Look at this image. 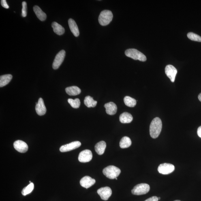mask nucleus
I'll use <instances>...</instances> for the list:
<instances>
[{
  "label": "nucleus",
  "mask_w": 201,
  "mask_h": 201,
  "mask_svg": "<svg viewBox=\"0 0 201 201\" xmlns=\"http://www.w3.org/2000/svg\"><path fill=\"white\" fill-rule=\"evenodd\" d=\"M162 128V122L160 118L156 117L152 121L150 126V136L153 139L158 138L160 135Z\"/></svg>",
  "instance_id": "f257e3e1"
},
{
  "label": "nucleus",
  "mask_w": 201,
  "mask_h": 201,
  "mask_svg": "<svg viewBox=\"0 0 201 201\" xmlns=\"http://www.w3.org/2000/svg\"><path fill=\"white\" fill-rule=\"evenodd\" d=\"M121 173V170L113 165L107 167L103 170V174L110 179H115L119 176Z\"/></svg>",
  "instance_id": "f03ea898"
},
{
  "label": "nucleus",
  "mask_w": 201,
  "mask_h": 201,
  "mask_svg": "<svg viewBox=\"0 0 201 201\" xmlns=\"http://www.w3.org/2000/svg\"><path fill=\"white\" fill-rule=\"evenodd\" d=\"M125 54L127 57L135 60L145 62L147 60L146 56L143 53L136 49H129L126 50Z\"/></svg>",
  "instance_id": "7ed1b4c3"
},
{
  "label": "nucleus",
  "mask_w": 201,
  "mask_h": 201,
  "mask_svg": "<svg viewBox=\"0 0 201 201\" xmlns=\"http://www.w3.org/2000/svg\"><path fill=\"white\" fill-rule=\"evenodd\" d=\"M113 14L112 11L105 10L100 13L98 18V21L101 25L106 26L111 22Z\"/></svg>",
  "instance_id": "20e7f679"
},
{
  "label": "nucleus",
  "mask_w": 201,
  "mask_h": 201,
  "mask_svg": "<svg viewBox=\"0 0 201 201\" xmlns=\"http://www.w3.org/2000/svg\"><path fill=\"white\" fill-rule=\"evenodd\" d=\"M150 186L148 184L141 183L138 184L134 187L131 193L134 195H141L146 194L149 191Z\"/></svg>",
  "instance_id": "39448f33"
},
{
  "label": "nucleus",
  "mask_w": 201,
  "mask_h": 201,
  "mask_svg": "<svg viewBox=\"0 0 201 201\" xmlns=\"http://www.w3.org/2000/svg\"><path fill=\"white\" fill-rule=\"evenodd\" d=\"M66 55V52L64 50H62L56 55L53 63V68L56 70L59 68L62 63H63Z\"/></svg>",
  "instance_id": "423d86ee"
},
{
  "label": "nucleus",
  "mask_w": 201,
  "mask_h": 201,
  "mask_svg": "<svg viewBox=\"0 0 201 201\" xmlns=\"http://www.w3.org/2000/svg\"><path fill=\"white\" fill-rule=\"evenodd\" d=\"M175 167L173 165L168 163H163L159 165L158 170L159 173L163 175L169 174L173 172Z\"/></svg>",
  "instance_id": "0eeeda50"
},
{
  "label": "nucleus",
  "mask_w": 201,
  "mask_h": 201,
  "mask_svg": "<svg viewBox=\"0 0 201 201\" xmlns=\"http://www.w3.org/2000/svg\"><path fill=\"white\" fill-rule=\"evenodd\" d=\"M93 158V154L90 150L86 149L80 152L78 157V160L81 162L86 163L91 161Z\"/></svg>",
  "instance_id": "6e6552de"
},
{
  "label": "nucleus",
  "mask_w": 201,
  "mask_h": 201,
  "mask_svg": "<svg viewBox=\"0 0 201 201\" xmlns=\"http://www.w3.org/2000/svg\"><path fill=\"white\" fill-rule=\"evenodd\" d=\"M97 193L102 200H107L112 194V190L110 188L106 187L101 188L97 190Z\"/></svg>",
  "instance_id": "1a4fd4ad"
},
{
  "label": "nucleus",
  "mask_w": 201,
  "mask_h": 201,
  "mask_svg": "<svg viewBox=\"0 0 201 201\" xmlns=\"http://www.w3.org/2000/svg\"><path fill=\"white\" fill-rule=\"evenodd\" d=\"M81 144L79 141H75L62 146L60 148V151L62 153L69 152L80 147Z\"/></svg>",
  "instance_id": "9d476101"
},
{
  "label": "nucleus",
  "mask_w": 201,
  "mask_h": 201,
  "mask_svg": "<svg viewBox=\"0 0 201 201\" xmlns=\"http://www.w3.org/2000/svg\"><path fill=\"white\" fill-rule=\"evenodd\" d=\"M165 74L170 79L171 81L174 82L177 71L173 66L172 65H167L165 68Z\"/></svg>",
  "instance_id": "9b49d317"
},
{
  "label": "nucleus",
  "mask_w": 201,
  "mask_h": 201,
  "mask_svg": "<svg viewBox=\"0 0 201 201\" xmlns=\"http://www.w3.org/2000/svg\"><path fill=\"white\" fill-rule=\"evenodd\" d=\"M14 146L17 151L22 153H26L29 149L27 144L21 140H17L15 141Z\"/></svg>",
  "instance_id": "f8f14e48"
},
{
  "label": "nucleus",
  "mask_w": 201,
  "mask_h": 201,
  "mask_svg": "<svg viewBox=\"0 0 201 201\" xmlns=\"http://www.w3.org/2000/svg\"><path fill=\"white\" fill-rule=\"evenodd\" d=\"M95 182V179H93L89 176H86L81 179L80 183L82 187L88 189L94 185Z\"/></svg>",
  "instance_id": "ddd939ff"
},
{
  "label": "nucleus",
  "mask_w": 201,
  "mask_h": 201,
  "mask_svg": "<svg viewBox=\"0 0 201 201\" xmlns=\"http://www.w3.org/2000/svg\"><path fill=\"white\" fill-rule=\"evenodd\" d=\"M35 111L39 116H43L46 113V107L45 106L44 101L41 98L39 99L38 102L35 106Z\"/></svg>",
  "instance_id": "4468645a"
},
{
  "label": "nucleus",
  "mask_w": 201,
  "mask_h": 201,
  "mask_svg": "<svg viewBox=\"0 0 201 201\" xmlns=\"http://www.w3.org/2000/svg\"><path fill=\"white\" fill-rule=\"evenodd\" d=\"M104 107L106 108L107 113L110 115H113L116 113L117 112V106L113 102H110L104 105Z\"/></svg>",
  "instance_id": "2eb2a0df"
},
{
  "label": "nucleus",
  "mask_w": 201,
  "mask_h": 201,
  "mask_svg": "<svg viewBox=\"0 0 201 201\" xmlns=\"http://www.w3.org/2000/svg\"><path fill=\"white\" fill-rule=\"evenodd\" d=\"M68 24L69 28L73 34L76 37H78L80 35V31L76 22L72 19H69L68 20Z\"/></svg>",
  "instance_id": "dca6fc26"
},
{
  "label": "nucleus",
  "mask_w": 201,
  "mask_h": 201,
  "mask_svg": "<svg viewBox=\"0 0 201 201\" xmlns=\"http://www.w3.org/2000/svg\"><path fill=\"white\" fill-rule=\"evenodd\" d=\"M33 10L36 14L37 18L41 21H44L47 18L46 14L41 10L40 7L35 5L33 7Z\"/></svg>",
  "instance_id": "f3484780"
},
{
  "label": "nucleus",
  "mask_w": 201,
  "mask_h": 201,
  "mask_svg": "<svg viewBox=\"0 0 201 201\" xmlns=\"http://www.w3.org/2000/svg\"><path fill=\"white\" fill-rule=\"evenodd\" d=\"M106 148V143L104 141H101L96 144L95 146V151L98 154L102 155L104 153Z\"/></svg>",
  "instance_id": "a211bd4d"
},
{
  "label": "nucleus",
  "mask_w": 201,
  "mask_h": 201,
  "mask_svg": "<svg viewBox=\"0 0 201 201\" xmlns=\"http://www.w3.org/2000/svg\"><path fill=\"white\" fill-rule=\"evenodd\" d=\"M119 120L122 123H129L132 121L133 117L129 112H124L120 115Z\"/></svg>",
  "instance_id": "6ab92c4d"
},
{
  "label": "nucleus",
  "mask_w": 201,
  "mask_h": 201,
  "mask_svg": "<svg viewBox=\"0 0 201 201\" xmlns=\"http://www.w3.org/2000/svg\"><path fill=\"white\" fill-rule=\"evenodd\" d=\"M52 27L53 29V31L56 34L61 35H63L65 32V30L62 26L60 25L57 22H53L52 24Z\"/></svg>",
  "instance_id": "aec40b11"
},
{
  "label": "nucleus",
  "mask_w": 201,
  "mask_h": 201,
  "mask_svg": "<svg viewBox=\"0 0 201 201\" xmlns=\"http://www.w3.org/2000/svg\"><path fill=\"white\" fill-rule=\"evenodd\" d=\"M66 92L67 94L71 96H75L80 94L81 90L77 86H72L66 88Z\"/></svg>",
  "instance_id": "412c9836"
},
{
  "label": "nucleus",
  "mask_w": 201,
  "mask_h": 201,
  "mask_svg": "<svg viewBox=\"0 0 201 201\" xmlns=\"http://www.w3.org/2000/svg\"><path fill=\"white\" fill-rule=\"evenodd\" d=\"M12 76L11 74H7L0 77V87H3L8 84L12 79Z\"/></svg>",
  "instance_id": "4be33fe9"
},
{
  "label": "nucleus",
  "mask_w": 201,
  "mask_h": 201,
  "mask_svg": "<svg viewBox=\"0 0 201 201\" xmlns=\"http://www.w3.org/2000/svg\"><path fill=\"white\" fill-rule=\"evenodd\" d=\"M84 104L88 108L94 107L97 104V102L93 99V97L88 96L85 97L84 101Z\"/></svg>",
  "instance_id": "5701e85b"
},
{
  "label": "nucleus",
  "mask_w": 201,
  "mask_h": 201,
  "mask_svg": "<svg viewBox=\"0 0 201 201\" xmlns=\"http://www.w3.org/2000/svg\"><path fill=\"white\" fill-rule=\"evenodd\" d=\"M131 141L130 139L128 137L125 136L121 139L120 142V147L122 149L128 148L131 145Z\"/></svg>",
  "instance_id": "b1692460"
},
{
  "label": "nucleus",
  "mask_w": 201,
  "mask_h": 201,
  "mask_svg": "<svg viewBox=\"0 0 201 201\" xmlns=\"http://www.w3.org/2000/svg\"><path fill=\"white\" fill-rule=\"evenodd\" d=\"M124 101L126 106L130 107H133L136 104V99L129 96H126L124 98Z\"/></svg>",
  "instance_id": "393cba45"
},
{
  "label": "nucleus",
  "mask_w": 201,
  "mask_h": 201,
  "mask_svg": "<svg viewBox=\"0 0 201 201\" xmlns=\"http://www.w3.org/2000/svg\"><path fill=\"white\" fill-rule=\"evenodd\" d=\"M34 189V185L33 183H30L27 187H24L22 191V194L24 196L29 194Z\"/></svg>",
  "instance_id": "a878e982"
},
{
  "label": "nucleus",
  "mask_w": 201,
  "mask_h": 201,
  "mask_svg": "<svg viewBox=\"0 0 201 201\" xmlns=\"http://www.w3.org/2000/svg\"><path fill=\"white\" fill-rule=\"evenodd\" d=\"M68 102L73 108H78L80 107V102L79 99L76 98L75 99H69Z\"/></svg>",
  "instance_id": "bb28decb"
},
{
  "label": "nucleus",
  "mask_w": 201,
  "mask_h": 201,
  "mask_svg": "<svg viewBox=\"0 0 201 201\" xmlns=\"http://www.w3.org/2000/svg\"><path fill=\"white\" fill-rule=\"evenodd\" d=\"M187 37L191 40L201 42V37L193 33L190 32L187 34Z\"/></svg>",
  "instance_id": "cd10ccee"
},
{
  "label": "nucleus",
  "mask_w": 201,
  "mask_h": 201,
  "mask_svg": "<svg viewBox=\"0 0 201 201\" xmlns=\"http://www.w3.org/2000/svg\"><path fill=\"white\" fill-rule=\"evenodd\" d=\"M22 16L23 17H25L27 16V4L26 2H22Z\"/></svg>",
  "instance_id": "c85d7f7f"
},
{
  "label": "nucleus",
  "mask_w": 201,
  "mask_h": 201,
  "mask_svg": "<svg viewBox=\"0 0 201 201\" xmlns=\"http://www.w3.org/2000/svg\"><path fill=\"white\" fill-rule=\"evenodd\" d=\"M1 4L2 6L5 8L8 9L9 8V6L7 5L6 0H2L1 1Z\"/></svg>",
  "instance_id": "c756f323"
},
{
  "label": "nucleus",
  "mask_w": 201,
  "mask_h": 201,
  "mask_svg": "<svg viewBox=\"0 0 201 201\" xmlns=\"http://www.w3.org/2000/svg\"><path fill=\"white\" fill-rule=\"evenodd\" d=\"M158 198L157 197L153 196L147 199V200L144 201H158Z\"/></svg>",
  "instance_id": "7c9ffc66"
},
{
  "label": "nucleus",
  "mask_w": 201,
  "mask_h": 201,
  "mask_svg": "<svg viewBox=\"0 0 201 201\" xmlns=\"http://www.w3.org/2000/svg\"><path fill=\"white\" fill-rule=\"evenodd\" d=\"M197 133L199 136L201 138V126L198 128Z\"/></svg>",
  "instance_id": "2f4dec72"
},
{
  "label": "nucleus",
  "mask_w": 201,
  "mask_h": 201,
  "mask_svg": "<svg viewBox=\"0 0 201 201\" xmlns=\"http://www.w3.org/2000/svg\"><path fill=\"white\" fill-rule=\"evenodd\" d=\"M198 99L201 102V93L199 94L198 96Z\"/></svg>",
  "instance_id": "473e14b6"
},
{
  "label": "nucleus",
  "mask_w": 201,
  "mask_h": 201,
  "mask_svg": "<svg viewBox=\"0 0 201 201\" xmlns=\"http://www.w3.org/2000/svg\"><path fill=\"white\" fill-rule=\"evenodd\" d=\"M158 199L159 200L161 199V198H160V197H159V198H158Z\"/></svg>",
  "instance_id": "72a5a7b5"
},
{
  "label": "nucleus",
  "mask_w": 201,
  "mask_h": 201,
  "mask_svg": "<svg viewBox=\"0 0 201 201\" xmlns=\"http://www.w3.org/2000/svg\"><path fill=\"white\" fill-rule=\"evenodd\" d=\"M174 201H180V200H175Z\"/></svg>",
  "instance_id": "f704fd0d"
},
{
  "label": "nucleus",
  "mask_w": 201,
  "mask_h": 201,
  "mask_svg": "<svg viewBox=\"0 0 201 201\" xmlns=\"http://www.w3.org/2000/svg\"><path fill=\"white\" fill-rule=\"evenodd\" d=\"M115 179L116 180H117V178H116Z\"/></svg>",
  "instance_id": "c9c22d12"
}]
</instances>
